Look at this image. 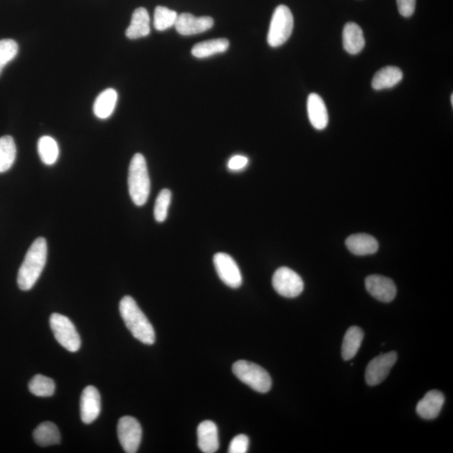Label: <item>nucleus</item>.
<instances>
[{
  "instance_id": "9b49d317",
  "label": "nucleus",
  "mask_w": 453,
  "mask_h": 453,
  "mask_svg": "<svg viewBox=\"0 0 453 453\" xmlns=\"http://www.w3.org/2000/svg\"><path fill=\"white\" fill-rule=\"evenodd\" d=\"M214 24V20L210 16L196 17L192 14L184 13L178 15L174 27L179 34L188 36L209 31Z\"/></svg>"
},
{
  "instance_id": "72a5a7b5",
  "label": "nucleus",
  "mask_w": 453,
  "mask_h": 453,
  "mask_svg": "<svg viewBox=\"0 0 453 453\" xmlns=\"http://www.w3.org/2000/svg\"><path fill=\"white\" fill-rule=\"evenodd\" d=\"M5 66H6V65L2 64L1 61H0V74H1L2 70H3V68H5Z\"/></svg>"
},
{
  "instance_id": "f3484780",
  "label": "nucleus",
  "mask_w": 453,
  "mask_h": 453,
  "mask_svg": "<svg viewBox=\"0 0 453 453\" xmlns=\"http://www.w3.org/2000/svg\"><path fill=\"white\" fill-rule=\"evenodd\" d=\"M345 244L349 251L359 256L373 255L379 249L378 241L371 235L366 234L349 236Z\"/></svg>"
},
{
  "instance_id": "39448f33",
  "label": "nucleus",
  "mask_w": 453,
  "mask_h": 453,
  "mask_svg": "<svg viewBox=\"0 0 453 453\" xmlns=\"http://www.w3.org/2000/svg\"><path fill=\"white\" fill-rule=\"evenodd\" d=\"M294 28V18L288 6H279L272 15L268 32V44L272 47H279L288 40Z\"/></svg>"
},
{
  "instance_id": "393cba45",
  "label": "nucleus",
  "mask_w": 453,
  "mask_h": 453,
  "mask_svg": "<svg viewBox=\"0 0 453 453\" xmlns=\"http://www.w3.org/2000/svg\"><path fill=\"white\" fill-rule=\"evenodd\" d=\"M16 158L15 140L6 135L0 138V173L9 170L14 165Z\"/></svg>"
},
{
  "instance_id": "5701e85b",
  "label": "nucleus",
  "mask_w": 453,
  "mask_h": 453,
  "mask_svg": "<svg viewBox=\"0 0 453 453\" xmlns=\"http://www.w3.org/2000/svg\"><path fill=\"white\" fill-rule=\"evenodd\" d=\"M35 442L40 447H49L59 444L61 434L55 424L50 422L41 423L33 433Z\"/></svg>"
},
{
  "instance_id": "0eeeda50",
  "label": "nucleus",
  "mask_w": 453,
  "mask_h": 453,
  "mask_svg": "<svg viewBox=\"0 0 453 453\" xmlns=\"http://www.w3.org/2000/svg\"><path fill=\"white\" fill-rule=\"evenodd\" d=\"M272 285L276 292L286 298H295L302 293L304 282L297 272L288 267H281L274 274Z\"/></svg>"
},
{
  "instance_id": "7ed1b4c3",
  "label": "nucleus",
  "mask_w": 453,
  "mask_h": 453,
  "mask_svg": "<svg viewBox=\"0 0 453 453\" xmlns=\"http://www.w3.org/2000/svg\"><path fill=\"white\" fill-rule=\"evenodd\" d=\"M128 192L133 202L141 207L147 203L151 193V180H149L147 161L140 153L133 156L128 177Z\"/></svg>"
},
{
  "instance_id": "c756f323",
  "label": "nucleus",
  "mask_w": 453,
  "mask_h": 453,
  "mask_svg": "<svg viewBox=\"0 0 453 453\" xmlns=\"http://www.w3.org/2000/svg\"><path fill=\"white\" fill-rule=\"evenodd\" d=\"M18 44L11 39L0 40V61L6 66L17 56Z\"/></svg>"
},
{
  "instance_id": "4468645a",
  "label": "nucleus",
  "mask_w": 453,
  "mask_h": 453,
  "mask_svg": "<svg viewBox=\"0 0 453 453\" xmlns=\"http://www.w3.org/2000/svg\"><path fill=\"white\" fill-rule=\"evenodd\" d=\"M445 402V397L438 390H431L418 402L417 413L423 419H433L438 417Z\"/></svg>"
},
{
  "instance_id": "dca6fc26",
  "label": "nucleus",
  "mask_w": 453,
  "mask_h": 453,
  "mask_svg": "<svg viewBox=\"0 0 453 453\" xmlns=\"http://www.w3.org/2000/svg\"><path fill=\"white\" fill-rule=\"evenodd\" d=\"M307 114L311 126L322 131L327 126L328 113L325 103L317 94H311L307 98Z\"/></svg>"
},
{
  "instance_id": "b1692460",
  "label": "nucleus",
  "mask_w": 453,
  "mask_h": 453,
  "mask_svg": "<svg viewBox=\"0 0 453 453\" xmlns=\"http://www.w3.org/2000/svg\"><path fill=\"white\" fill-rule=\"evenodd\" d=\"M228 47H230V41L225 38L209 40L195 45L192 54L197 58H207L216 54L225 52Z\"/></svg>"
},
{
  "instance_id": "423d86ee",
  "label": "nucleus",
  "mask_w": 453,
  "mask_h": 453,
  "mask_svg": "<svg viewBox=\"0 0 453 453\" xmlns=\"http://www.w3.org/2000/svg\"><path fill=\"white\" fill-rule=\"evenodd\" d=\"M54 336L62 347L72 352H77L81 347V339L76 327L66 315L53 313L50 318Z\"/></svg>"
},
{
  "instance_id": "bb28decb",
  "label": "nucleus",
  "mask_w": 453,
  "mask_h": 453,
  "mask_svg": "<svg viewBox=\"0 0 453 453\" xmlns=\"http://www.w3.org/2000/svg\"><path fill=\"white\" fill-rule=\"evenodd\" d=\"M29 389L34 396L50 397L55 393L56 385L50 378L37 375L29 383Z\"/></svg>"
},
{
  "instance_id": "a211bd4d",
  "label": "nucleus",
  "mask_w": 453,
  "mask_h": 453,
  "mask_svg": "<svg viewBox=\"0 0 453 453\" xmlns=\"http://www.w3.org/2000/svg\"><path fill=\"white\" fill-rule=\"evenodd\" d=\"M343 44L345 51L351 55H357L365 45L363 31L356 23L349 22L345 24L343 31Z\"/></svg>"
},
{
  "instance_id": "7c9ffc66",
  "label": "nucleus",
  "mask_w": 453,
  "mask_h": 453,
  "mask_svg": "<svg viewBox=\"0 0 453 453\" xmlns=\"http://www.w3.org/2000/svg\"><path fill=\"white\" fill-rule=\"evenodd\" d=\"M249 440L246 435L240 434L236 436L231 440L228 452L230 453H246L248 449Z\"/></svg>"
},
{
  "instance_id": "cd10ccee",
  "label": "nucleus",
  "mask_w": 453,
  "mask_h": 453,
  "mask_svg": "<svg viewBox=\"0 0 453 453\" xmlns=\"http://www.w3.org/2000/svg\"><path fill=\"white\" fill-rule=\"evenodd\" d=\"M178 15L176 11L164 6H157L154 14V27L156 30L163 31L174 27Z\"/></svg>"
},
{
  "instance_id": "c85d7f7f",
  "label": "nucleus",
  "mask_w": 453,
  "mask_h": 453,
  "mask_svg": "<svg viewBox=\"0 0 453 453\" xmlns=\"http://www.w3.org/2000/svg\"><path fill=\"white\" fill-rule=\"evenodd\" d=\"M172 202V193L168 189H163L158 195L154 216L158 223H163L168 215V209Z\"/></svg>"
},
{
  "instance_id": "f704fd0d",
  "label": "nucleus",
  "mask_w": 453,
  "mask_h": 453,
  "mask_svg": "<svg viewBox=\"0 0 453 453\" xmlns=\"http://www.w3.org/2000/svg\"><path fill=\"white\" fill-rule=\"evenodd\" d=\"M451 102H452V105H453V95L452 94L451 96Z\"/></svg>"
},
{
  "instance_id": "20e7f679",
  "label": "nucleus",
  "mask_w": 453,
  "mask_h": 453,
  "mask_svg": "<svg viewBox=\"0 0 453 453\" xmlns=\"http://www.w3.org/2000/svg\"><path fill=\"white\" fill-rule=\"evenodd\" d=\"M237 378L259 393H267L272 389V380L265 369L251 362L239 360L232 365Z\"/></svg>"
},
{
  "instance_id": "aec40b11",
  "label": "nucleus",
  "mask_w": 453,
  "mask_h": 453,
  "mask_svg": "<svg viewBox=\"0 0 453 453\" xmlns=\"http://www.w3.org/2000/svg\"><path fill=\"white\" fill-rule=\"evenodd\" d=\"M402 70L396 66H385L377 72L373 77L372 87L380 91L392 89L402 80Z\"/></svg>"
},
{
  "instance_id": "a878e982",
  "label": "nucleus",
  "mask_w": 453,
  "mask_h": 453,
  "mask_svg": "<svg viewBox=\"0 0 453 453\" xmlns=\"http://www.w3.org/2000/svg\"><path fill=\"white\" fill-rule=\"evenodd\" d=\"M59 147L51 136H43L38 141V153L41 161L47 165L56 163L59 157Z\"/></svg>"
},
{
  "instance_id": "412c9836",
  "label": "nucleus",
  "mask_w": 453,
  "mask_h": 453,
  "mask_svg": "<svg viewBox=\"0 0 453 453\" xmlns=\"http://www.w3.org/2000/svg\"><path fill=\"white\" fill-rule=\"evenodd\" d=\"M118 101V94L113 89H107L98 95L94 105V113L97 118L106 119L113 114Z\"/></svg>"
},
{
  "instance_id": "4be33fe9",
  "label": "nucleus",
  "mask_w": 453,
  "mask_h": 453,
  "mask_svg": "<svg viewBox=\"0 0 453 453\" xmlns=\"http://www.w3.org/2000/svg\"><path fill=\"white\" fill-rule=\"evenodd\" d=\"M363 340L364 332L360 327H349L343 341V359L346 361L353 359L359 352Z\"/></svg>"
},
{
  "instance_id": "6e6552de",
  "label": "nucleus",
  "mask_w": 453,
  "mask_h": 453,
  "mask_svg": "<svg viewBox=\"0 0 453 453\" xmlns=\"http://www.w3.org/2000/svg\"><path fill=\"white\" fill-rule=\"evenodd\" d=\"M117 432L119 443L124 452L127 453L138 452L142 439V427L135 418L128 415L120 418Z\"/></svg>"
},
{
  "instance_id": "f257e3e1",
  "label": "nucleus",
  "mask_w": 453,
  "mask_h": 453,
  "mask_svg": "<svg viewBox=\"0 0 453 453\" xmlns=\"http://www.w3.org/2000/svg\"><path fill=\"white\" fill-rule=\"evenodd\" d=\"M47 259V240L44 238L36 239L29 248L19 269L17 282L20 290L32 289L43 272Z\"/></svg>"
},
{
  "instance_id": "ddd939ff",
  "label": "nucleus",
  "mask_w": 453,
  "mask_h": 453,
  "mask_svg": "<svg viewBox=\"0 0 453 453\" xmlns=\"http://www.w3.org/2000/svg\"><path fill=\"white\" fill-rule=\"evenodd\" d=\"M81 419L83 423L96 421L101 411V397L97 388L87 386L82 393L80 401Z\"/></svg>"
},
{
  "instance_id": "473e14b6",
  "label": "nucleus",
  "mask_w": 453,
  "mask_h": 453,
  "mask_svg": "<svg viewBox=\"0 0 453 453\" xmlns=\"http://www.w3.org/2000/svg\"><path fill=\"white\" fill-rule=\"evenodd\" d=\"M248 164V157L236 155L232 156L230 161H228V168L232 170V172H239V170H244Z\"/></svg>"
},
{
  "instance_id": "f03ea898",
  "label": "nucleus",
  "mask_w": 453,
  "mask_h": 453,
  "mask_svg": "<svg viewBox=\"0 0 453 453\" xmlns=\"http://www.w3.org/2000/svg\"><path fill=\"white\" fill-rule=\"evenodd\" d=\"M119 311L128 329L137 340L147 345L155 343V330L134 299L124 297L119 303Z\"/></svg>"
},
{
  "instance_id": "2f4dec72",
  "label": "nucleus",
  "mask_w": 453,
  "mask_h": 453,
  "mask_svg": "<svg viewBox=\"0 0 453 453\" xmlns=\"http://www.w3.org/2000/svg\"><path fill=\"white\" fill-rule=\"evenodd\" d=\"M417 0H397L399 12L403 17L408 18L414 14Z\"/></svg>"
},
{
  "instance_id": "2eb2a0df",
  "label": "nucleus",
  "mask_w": 453,
  "mask_h": 453,
  "mask_svg": "<svg viewBox=\"0 0 453 453\" xmlns=\"http://www.w3.org/2000/svg\"><path fill=\"white\" fill-rule=\"evenodd\" d=\"M198 447L205 453H214L219 448L218 427L214 422L205 421L198 427Z\"/></svg>"
},
{
  "instance_id": "6ab92c4d",
  "label": "nucleus",
  "mask_w": 453,
  "mask_h": 453,
  "mask_svg": "<svg viewBox=\"0 0 453 453\" xmlns=\"http://www.w3.org/2000/svg\"><path fill=\"white\" fill-rule=\"evenodd\" d=\"M151 19L144 8H138L133 13L130 27L126 34L128 39L136 40L147 36L151 33Z\"/></svg>"
},
{
  "instance_id": "1a4fd4ad",
  "label": "nucleus",
  "mask_w": 453,
  "mask_h": 453,
  "mask_svg": "<svg viewBox=\"0 0 453 453\" xmlns=\"http://www.w3.org/2000/svg\"><path fill=\"white\" fill-rule=\"evenodd\" d=\"M397 361V353L389 352L382 353L369 362L365 371V380L369 386L380 385L389 376L390 371Z\"/></svg>"
},
{
  "instance_id": "f8f14e48",
  "label": "nucleus",
  "mask_w": 453,
  "mask_h": 453,
  "mask_svg": "<svg viewBox=\"0 0 453 453\" xmlns=\"http://www.w3.org/2000/svg\"><path fill=\"white\" fill-rule=\"evenodd\" d=\"M365 288L373 298L382 302H392L397 293L396 286L394 281L383 276H368L365 279Z\"/></svg>"
},
{
  "instance_id": "9d476101",
  "label": "nucleus",
  "mask_w": 453,
  "mask_h": 453,
  "mask_svg": "<svg viewBox=\"0 0 453 453\" xmlns=\"http://www.w3.org/2000/svg\"><path fill=\"white\" fill-rule=\"evenodd\" d=\"M214 263L218 276L231 288H239L242 285V275L238 265L232 258L225 253H218L214 257Z\"/></svg>"
}]
</instances>
